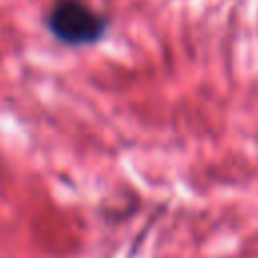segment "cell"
<instances>
[{
  "label": "cell",
  "instance_id": "6da1fadb",
  "mask_svg": "<svg viewBox=\"0 0 258 258\" xmlns=\"http://www.w3.org/2000/svg\"><path fill=\"white\" fill-rule=\"evenodd\" d=\"M50 32L67 44H91L105 32V20L79 0H60L48 16Z\"/></svg>",
  "mask_w": 258,
  "mask_h": 258
}]
</instances>
